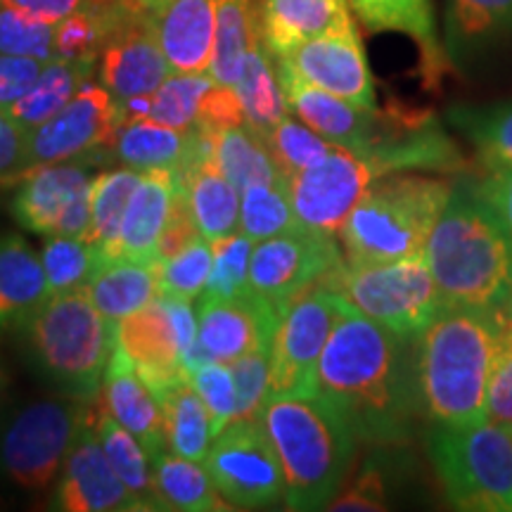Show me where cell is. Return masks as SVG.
<instances>
[{
    "label": "cell",
    "instance_id": "1f68e13d",
    "mask_svg": "<svg viewBox=\"0 0 512 512\" xmlns=\"http://www.w3.org/2000/svg\"><path fill=\"white\" fill-rule=\"evenodd\" d=\"M93 420L107 458H110L112 467L117 470L121 482L126 484V489L136 496L140 510H166L155 484V470H152V463L147 460L150 453L145 451L143 444H140L126 427H121L119 422L107 413L102 394L98 396V401H95Z\"/></svg>",
    "mask_w": 512,
    "mask_h": 512
},
{
    "label": "cell",
    "instance_id": "8992f818",
    "mask_svg": "<svg viewBox=\"0 0 512 512\" xmlns=\"http://www.w3.org/2000/svg\"><path fill=\"white\" fill-rule=\"evenodd\" d=\"M453 183L420 174L380 176L339 230L347 264H382L425 252Z\"/></svg>",
    "mask_w": 512,
    "mask_h": 512
},
{
    "label": "cell",
    "instance_id": "f6af8a7d",
    "mask_svg": "<svg viewBox=\"0 0 512 512\" xmlns=\"http://www.w3.org/2000/svg\"><path fill=\"white\" fill-rule=\"evenodd\" d=\"M214 264V249L207 238H197L188 247L157 264L159 297H174L192 302L204 292Z\"/></svg>",
    "mask_w": 512,
    "mask_h": 512
},
{
    "label": "cell",
    "instance_id": "bcb514c9",
    "mask_svg": "<svg viewBox=\"0 0 512 512\" xmlns=\"http://www.w3.org/2000/svg\"><path fill=\"white\" fill-rule=\"evenodd\" d=\"M214 264L200 299H233L249 292V259L254 240L245 233H233L211 242Z\"/></svg>",
    "mask_w": 512,
    "mask_h": 512
},
{
    "label": "cell",
    "instance_id": "4316f807",
    "mask_svg": "<svg viewBox=\"0 0 512 512\" xmlns=\"http://www.w3.org/2000/svg\"><path fill=\"white\" fill-rule=\"evenodd\" d=\"M354 27L349 0H261V41L283 57L311 38Z\"/></svg>",
    "mask_w": 512,
    "mask_h": 512
},
{
    "label": "cell",
    "instance_id": "db71d44e",
    "mask_svg": "<svg viewBox=\"0 0 512 512\" xmlns=\"http://www.w3.org/2000/svg\"><path fill=\"white\" fill-rule=\"evenodd\" d=\"M27 133L0 107V181L17 183L27 171Z\"/></svg>",
    "mask_w": 512,
    "mask_h": 512
},
{
    "label": "cell",
    "instance_id": "52a82bcc",
    "mask_svg": "<svg viewBox=\"0 0 512 512\" xmlns=\"http://www.w3.org/2000/svg\"><path fill=\"white\" fill-rule=\"evenodd\" d=\"M430 456L456 510L512 512V432L484 420L432 427Z\"/></svg>",
    "mask_w": 512,
    "mask_h": 512
},
{
    "label": "cell",
    "instance_id": "83f0119b",
    "mask_svg": "<svg viewBox=\"0 0 512 512\" xmlns=\"http://www.w3.org/2000/svg\"><path fill=\"white\" fill-rule=\"evenodd\" d=\"M200 140L202 133L197 128L178 131L147 117L124 119L114 136L110 157L136 171H178L200 147Z\"/></svg>",
    "mask_w": 512,
    "mask_h": 512
},
{
    "label": "cell",
    "instance_id": "7c38bea8",
    "mask_svg": "<svg viewBox=\"0 0 512 512\" xmlns=\"http://www.w3.org/2000/svg\"><path fill=\"white\" fill-rule=\"evenodd\" d=\"M204 467L233 508H268L285 498L280 460L261 420L230 422L211 441Z\"/></svg>",
    "mask_w": 512,
    "mask_h": 512
},
{
    "label": "cell",
    "instance_id": "5bb4252c",
    "mask_svg": "<svg viewBox=\"0 0 512 512\" xmlns=\"http://www.w3.org/2000/svg\"><path fill=\"white\" fill-rule=\"evenodd\" d=\"M91 162H62L29 169L17 181L12 216L29 233L86 240L91 228Z\"/></svg>",
    "mask_w": 512,
    "mask_h": 512
},
{
    "label": "cell",
    "instance_id": "2e32d148",
    "mask_svg": "<svg viewBox=\"0 0 512 512\" xmlns=\"http://www.w3.org/2000/svg\"><path fill=\"white\" fill-rule=\"evenodd\" d=\"M278 320L280 311L252 290L233 299H200L188 373L202 363H233L252 351H271Z\"/></svg>",
    "mask_w": 512,
    "mask_h": 512
},
{
    "label": "cell",
    "instance_id": "9f6ffc18",
    "mask_svg": "<svg viewBox=\"0 0 512 512\" xmlns=\"http://www.w3.org/2000/svg\"><path fill=\"white\" fill-rule=\"evenodd\" d=\"M477 185L491 207L503 216V221L512 230V166L489 169L484 181H479Z\"/></svg>",
    "mask_w": 512,
    "mask_h": 512
},
{
    "label": "cell",
    "instance_id": "c3c4849f",
    "mask_svg": "<svg viewBox=\"0 0 512 512\" xmlns=\"http://www.w3.org/2000/svg\"><path fill=\"white\" fill-rule=\"evenodd\" d=\"M190 382L207 406L211 434L219 437L238 415V392H235V377L230 363H202V366L190 370Z\"/></svg>",
    "mask_w": 512,
    "mask_h": 512
},
{
    "label": "cell",
    "instance_id": "e575fe53",
    "mask_svg": "<svg viewBox=\"0 0 512 512\" xmlns=\"http://www.w3.org/2000/svg\"><path fill=\"white\" fill-rule=\"evenodd\" d=\"M95 67H98V62L93 60H60V57H55V60L43 64V72L31 86V91L5 110L24 131L46 124L81 91L83 83L91 81Z\"/></svg>",
    "mask_w": 512,
    "mask_h": 512
},
{
    "label": "cell",
    "instance_id": "5b68a950",
    "mask_svg": "<svg viewBox=\"0 0 512 512\" xmlns=\"http://www.w3.org/2000/svg\"><path fill=\"white\" fill-rule=\"evenodd\" d=\"M12 328L34 373L62 396L93 403L102 394L114 320L95 309L86 290L48 294Z\"/></svg>",
    "mask_w": 512,
    "mask_h": 512
},
{
    "label": "cell",
    "instance_id": "681fc988",
    "mask_svg": "<svg viewBox=\"0 0 512 512\" xmlns=\"http://www.w3.org/2000/svg\"><path fill=\"white\" fill-rule=\"evenodd\" d=\"M230 370L238 392L235 420H259L271 396V351H252L230 363Z\"/></svg>",
    "mask_w": 512,
    "mask_h": 512
},
{
    "label": "cell",
    "instance_id": "f546056e",
    "mask_svg": "<svg viewBox=\"0 0 512 512\" xmlns=\"http://www.w3.org/2000/svg\"><path fill=\"white\" fill-rule=\"evenodd\" d=\"M351 10L370 31H394L418 43L422 64L430 79H437L444 50L434 29L432 0H349Z\"/></svg>",
    "mask_w": 512,
    "mask_h": 512
},
{
    "label": "cell",
    "instance_id": "30bf717a",
    "mask_svg": "<svg viewBox=\"0 0 512 512\" xmlns=\"http://www.w3.org/2000/svg\"><path fill=\"white\" fill-rule=\"evenodd\" d=\"M88 403L43 399L31 403L10 422L0 441V467L27 491H43L62 472Z\"/></svg>",
    "mask_w": 512,
    "mask_h": 512
},
{
    "label": "cell",
    "instance_id": "d4e9b609",
    "mask_svg": "<svg viewBox=\"0 0 512 512\" xmlns=\"http://www.w3.org/2000/svg\"><path fill=\"white\" fill-rule=\"evenodd\" d=\"M102 401L107 413L143 444L150 458L166 451L162 403L117 347L102 380Z\"/></svg>",
    "mask_w": 512,
    "mask_h": 512
},
{
    "label": "cell",
    "instance_id": "e0dca14e",
    "mask_svg": "<svg viewBox=\"0 0 512 512\" xmlns=\"http://www.w3.org/2000/svg\"><path fill=\"white\" fill-rule=\"evenodd\" d=\"M98 401V399H95ZM86 406L74 444L64 458L53 494V510L64 512H133L140 510L136 496L126 489L114 470L95 430L93 408Z\"/></svg>",
    "mask_w": 512,
    "mask_h": 512
},
{
    "label": "cell",
    "instance_id": "816d5d0a",
    "mask_svg": "<svg viewBox=\"0 0 512 512\" xmlns=\"http://www.w3.org/2000/svg\"><path fill=\"white\" fill-rule=\"evenodd\" d=\"M328 510H387V479L375 460H368L356 477L337 491Z\"/></svg>",
    "mask_w": 512,
    "mask_h": 512
},
{
    "label": "cell",
    "instance_id": "9a60e30c",
    "mask_svg": "<svg viewBox=\"0 0 512 512\" xmlns=\"http://www.w3.org/2000/svg\"><path fill=\"white\" fill-rule=\"evenodd\" d=\"M342 261L335 235L292 228L256 242L249 259V290L283 311L297 294L318 285Z\"/></svg>",
    "mask_w": 512,
    "mask_h": 512
},
{
    "label": "cell",
    "instance_id": "ee69618b",
    "mask_svg": "<svg viewBox=\"0 0 512 512\" xmlns=\"http://www.w3.org/2000/svg\"><path fill=\"white\" fill-rule=\"evenodd\" d=\"M261 140L266 143L268 152H271V157L275 159V164H278V169L283 171L285 178L294 176L297 171L306 169V166L320 162V159L328 157L337 147L328 138H323L313 128L306 126L304 121L292 119V114H287Z\"/></svg>",
    "mask_w": 512,
    "mask_h": 512
},
{
    "label": "cell",
    "instance_id": "d6986e66",
    "mask_svg": "<svg viewBox=\"0 0 512 512\" xmlns=\"http://www.w3.org/2000/svg\"><path fill=\"white\" fill-rule=\"evenodd\" d=\"M98 69L100 83L119 102L155 93L174 74L150 15L143 12H131L110 31L100 50Z\"/></svg>",
    "mask_w": 512,
    "mask_h": 512
},
{
    "label": "cell",
    "instance_id": "ba28073f",
    "mask_svg": "<svg viewBox=\"0 0 512 512\" xmlns=\"http://www.w3.org/2000/svg\"><path fill=\"white\" fill-rule=\"evenodd\" d=\"M342 294L358 313L415 339L448 304L427 266L425 254L382 264H347L320 280Z\"/></svg>",
    "mask_w": 512,
    "mask_h": 512
},
{
    "label": "cell",
    "instance_id": "d590c367",
    "mask_svg": "<svg viewBox=\"0 0 512 512\" xmlns=\"http://www.w3.org/2000/svg\"><path fill=\"white\" fill-rule=\"evenodd\" d=\"M261 38L259 0H216V43L209 74L221 86L240 81L249 50Z\"/></svg>",
    "mask_w": 512,
    "mask_h": 512
},
{
    "label": "cell",
    "instance_id": "f5cc1de1",
    "mask_svg": "<svg viewBox=\"0 0 512 512\" xmlns=\"http://www.w3.org/2000/svg\"><path fill=\"white\" fill-rule=\"evenodd\" d=\"M43 64L46 62L34 60V57L0 55V107L3 110L31 91L43 72Z\"/></svg>",
    "mask_w": 512,
    "mask_h": 512
},
{
    "label": "cell",
    "instance_id": "ffe728a7",
    "mask_svg": "<svg viewBox=\"0 0 512 512\" xmlns=\"http://www.w3.org/2000/svg\"><path fill=\"white\" fill-rule=\"evenodd\" d=\"M114 347L124 354L157 399L188 380L181 339L164 297L114 323Z\"/></svg>",
    "mask_w": 512,
    "mask_h": 512
},
{
    "label": "cell",
    "instance_id": "836d02e7",
    "mask_svg": "<svg viewBox=\"0 0 512 512\" xmlns=\"http://www.w3.org/2000/svg\"><path fill=\"white\" fill-rule=\"evenodd\" d=\"M214 83L209 72L171 74L155 93L124 102L117 100L121 121L147 117L178 131H190L200 119L204 95Z\"/></svg>",
    "mask_w": 512,
    "mask_h": 512
},
{
    "label": "cell",
    "instance_id": "680465c9",
    "mask_svg": "<svg viewBox=\"0 0 512 512\" xmlns=\"http://www.w3.org/2000/svg\"><path fill=\"white\" fill-rule=\"evenodd\" d=\"M164 3H169V0H131L133 8H136L138 12H143V15H152V12L162 8Z\"/></svg>",
    "mask_w": 512,
    "mask_h": 512
},
{
    "label": "cell",
    "instance_id": "7402d4cb",
    "mask_svg": "<svg viewBox=\"0 0 512 512\" xmlns=\"http://www.w3.org/2000/svg\"><path fill=\"white\" fill-rule=\"evenodd\" d=\"M181 169L174 171L178 192L188 204L192 221L202 238L216 242L238 233L240 226V190L223 176L214 162V143L209 133Z\"/></svg>",
    "mask_w": 512,
    "mask_h": 512
},
{
    "label": "cell",
    "instance_id": "7dc6e473",
    "mask_svg": "<svg viewBox=\"0 0 512 512\" xmlns=\"http://www.w3.org/2000/svg\"><path fill=\"white\" fill-rule=\"evenodd\" d=\"M0 55L55 60V24L41 22L0 3Z\"/></svg>",
    "mask_w": 512,
    "mask_h": 512
},
{
    "label": "cell",
    "instance_id": "91938a15",
    "mask_svg": "<svg viewBox=\"0 0 512 512\" xmlns=\"http://www.w3.org/2000/svg\"><path fill=\"white\" fill-rule=\"evenodd\" d=\"M0 330H3V328H0ZM0 384H3V368H0Z\"/></svg>",
    "mask_w": 512,
    "mask_h": 512
},
{
    "label": "cell",
    "instance_id": "484cf974",
    "mask_svg": "<svg viewBox=\"0 0 512 512\" xmlns=\"http://www.w3.org/2000/svg\"><path fill=\"white\" fill-rule=\"evenodd\" d=\"M512 43V0H446L444 53L456 67Z\"/></svg>",
    "mask_w": 512,
    "mask_h": 512
},
{
    "label": "cell",
    "instance_id": "7a4b0ae2",
    "mask_svg": "<svg viewBox=\"0 0 512 512\" xmlns=\"http://www.w3.org/2000/svg\"><path fill=\"white\" fill-rule=\"evenodd\" d=\"M422 254L448 304L512 323V230L477 183L453 185Z\"/></svg>",
    "mask_w": 512,
    "mask_h": 512
},
{
    "label": "cell",
    "instance_id": "6f0895ef",
    "mask_svg": "<svg viewBox=\"0 0 512 512\" xmlns=\"http://www.w3.org/2000/svg\"><path fill=\"white\" fill-rule=\"evenodd\" d=\"M0 3L34 19H41V22L57 24L64 17L74 15L76 10L86 8L88 0H0Z\"/></svg>",
    "mask_w": 512,
    "mask_h": 512
},
{
    "label": "cell",
    "instance_id": "ac0fdd59",
    "mask_svg": "<svg viewBox=\"0 0 512 512\" xmlns=\"http://www.w3.org/2000/svg\"><path fill=\"white\" fill-rule=\"evenodd\" d=\"M304 81L323 88L337 98H344L363 110H377L375 83L370 74L366 50L356 24L349 29L311 38L283 57Z\"/></svg>",
    "mask_w": 512,
    "mask_h": 512
},
{
    "label": "cell",
    "instance_id": "60d3db41",
    "mask_svg": "<svg viewBox=\"0 0 512 512\" xmlns=\"http://www.w3.org/2000/svg\"><path fill=\"white\" fill-rule=\"evenodd\" d=\"M451 121L475 145L486 169L512 166V102L491 107H456Z\"/></svg>",
    "mask_w": 512,
    "mask_h": 512
},
{
    "label": "cell",
    "instance_id": "74e56055",
    "mask_svg": "<svg viewBox=\"0 0 512 512\" xmlns=\"http://www.w3.org/2000/svg\"><path fill=\"white\" fill-rule=\"evenodd\" d=\"M209 136L214 143L216 166L240 192L252 183L287 185V178L278 169L266 143L247 124L219 128Z\"/></svg>",
    "mask_w": 512,
    "mask_h": 512
},
{
    "label": "cell",
    "instance_id": "603a6c76",
    "mask_svg": "<svg viewBox=\"0 0 512 512\" xmlns=\"http://www.w3.org/2000/svg\"><path fill=\"white\" fill-rule=\"evenodd\" d=\"M176 174L169 169L143 171L121 221L117 240L102 252L105 259L143 261L157 266V247L176 202Z\"/></svg>",
    "mask_w": 512,
    "mask_h": 512
},
{
    "label": "cell",
    "instance_id": "6da1fadb",
    "mask_svg": "<svg viewBox=\"0 0 512 512\" xmlns=\"http://www.w3.org/2000/svg\"><path fill=\"white\" fill-rule=\"evenodd\" d=\"M316 392L349 420L358 441L399 444L422 415L415 339L351 309L325 344Z\"/></svg>",
    "mask_w": 512,
    "mask_h": 512
},
{
    "label": "cell",
    "instance_id": "277c9868",
    "mask_svg": "<svg viewBox=\"0 0 512 512\" xmlns=\"http://www.w3.org/2000/svg\"><path fill=\"white\" fill-rule=\"evenodd\" d=\"M259 420L280 460L287 508L328 510L356 453L349 420L318 392L268 396Z\"/></svg>",
    "mask_w": 512,
    "mask_h": 512
},
{
    "label": "cell",
    "instance_id": "4dcf8cb0",
    "mask_svg": "<svg viewBox=\"0 0 512 512\" xmlns=\"http://www.w3.org/2000/svg\"><path fill=\"white\" fill-rule=\"evenodd\" d=\"M48 294L41 256L19 235H0V328L15 325Z\"/></svg>",
    "mask_w": 512,
    "mask_h": 512
},
{
    "label": "cell",
    "instance_id": "11a10c76",
    "mask_svg": "<svg viewBox=\"0 0 512 512\" xmlns=\"http://www.w3.org/2000/svg\"><path fill=\"white\" fill-rule=\"evenodd\" d=\"M197 238H200V230H197L195 221H192L190 209L188 204H185L183 195L181 192H176V202H174V209H171L169 223H166L162 238H159L157 264L171 259V256L181 252V249L188 247L190 242H195Z\"/></svg>",
    "mask_w": 512,
    "mask_h": 512
},
{
    "label": "cell",
    "instance_id": "f1b7e54d",
    "mask_svg": "<svg viewBox=\"0 0 512 512\" xmlns=\"http://www.w3.org/2000/svg\"><path fill=\"white\" fill-rule=\"evenodd\" d=\"M83 290L102 316L117 323L159 297L157 266L143 261L105 259Z\"/></svg>",
    "mask_w": 512,
    "mask_h": 512
},
{
    "label": "cell",
    "instance_id": "b9f144b4",
    "mask_svg": "<svg viewBox=\"0 0 512 512\" xmlns=\"http://www.w3.org/2000/svg\"><path fill=\"white\" fill-rule=\"evenodd\" d=\"M102 261L105 256L98 245L83 238H69V235H48L41 249V264L46 271L50 294L83 290L91 283Z\"/></svg>",
    "mask_w": 512,
    "mask_h": 512
},
{
    "label": "cell",
    "instance_id": "8fae6325",
    "mask_svg": "<svg viewBox=\"0 0 512 512\" xmlns=\"http://www.w3.org/2000/svg\"><path fill=\"white\" fill-rule=\"evenodd\" d=\"M119 124L117 98L102 83L86 81L53 119L27 133V171L62 162L100 164L110 157Z\"/></svg>",
    "mask_w": 512,
    "mask_h": 512
},
{
    "label": "cell",
    "instance_id": "d6a6232c",
    "mask_svg": "<svg viewBox=\"0 0 512 512\" xmlns=\"http://www.w3.org/2000/svg\"><path fill=\"white\" fill-rule=\"evenodd\" d=\"M235 93L245 112L247 128H252L259 138H264L273 126L292 114L278 76V62L268 53L261 38L249 50L240 81L235 83Z\"/></svg>",
    "mask_w": 512,
    "mask_h": 512
},
{
    "label": "cell",
    "instance_id": "9c48e42d",
    "mask_svg": "<svg viewBox=\"0 0 512 512\" xmlns=\"http://www.w3.org/2000/svg\"><path fill=\"white\" fill-rule=\"evenodd\" d=\"M354 309L342 294L318 283L280 311L271 349V396L316 394V370L337 323Z\"/></svg>",
    "mask_w": 512,
    "mask_h": 512
},
{
    "label": "cell",
    "instance_id": "f35d334b",
    "mask_svg": "<svg viewBox=\"0 0 512 512\" xmlns=\"http://www.w3.org/2000/svg\"><path fill=\"white\" fill-rule=\"evenodd\" d=\"M159 403L164 408L166 448L183 458L197 460V463L207 458L214 434H211L207 406L197 389L192 387L190 377L171 387Z\"/></svg>",
    "mask_w": 512,
    "mask_h": 512
},
{
    "label": "cell",
    "instance_id": "4fadbf2b",
    "mask_svg": "<svg viewBox=\"0 0 512 512\" xmlns=\"http://www.w3.org/2000/svg\"><path fill=\"white\" fill-rule=\"evenodd\" d=\"M382 176L370 157L337 145L328 157L287 178V192L299 226L339 235L351 209Z\"/></svg>",
    "mask_w": 512,
    "mask_h": 512
},
{
    "label": "cell",
    "instance_id": "7bdbcfd3",
    "mask_svg": "<svg viewBox=\"0 0 512 512\" xmlns=\"http://www.w3.org/2000/svg\"><path fill=\"white\" fill-rule=\"evenodd\" d=\"M299 228L287 185L252 183L242 190L240 230L254 242Z\"/></svg>",
    "mask_w": 512,
    "mask_h": 512
},
{
    "label": "cell",
    "instance_id": "3957f363",
    "mask_svg": "<svg viewBox=\"0 0 512 512\" xmlns=\"http://www.w3.org/2000/svg\"><path fill=\"white\" fill-rule=\"evenodd\" d=\"M501 330L496 313L446 304L415 337L420 406L432 427L486 420V387Z\"/></svg>",
    "mask_w": 512,
    "mask_h": 512
},
{
    "label": "cell",
    "instance_id": "cb8c5ba5",
    "mask_svg": "<svg viewBox=\"0 0 512 512\" xmlns=\"http://www.w3.org/2000/svg\"><path fill=\"white\" fill-rule=\"evenodd\" d=\"M174 74L209 72L216 43V0H169L150 15Z\"/></svg>",
    "mask_w": 512,
    "mask_h": 512
},
{
    "label": "cell",
    "instance_id": "ab89813d",
    "mask_svg": "<svg viewBox=\"0 0 512 512\" xmlns=\"http://www.w3.org/2000/svg\"><path fill=\"white\" fill-rule=\"evenodd\" d=\"M143 181V171L128 169H112L93 178L91 183V228H88L86 240L98 245L102 252L117 240L121 221L131 202L133 192L138 190Z\"/></svg>",
    "mask_w": 512,
    "mask_h": 512
},
{
    "label": "cell",
    "instance_id": "f907efd6",
    "mask_svg": "<svg viewBox=\"0 0 512 512\" xmlns=\"http://www.w3.org/2000/svg\"><path fill=\"white\" fill-rule=\"evenodd\" d=\"M486 420L512 432V323H503L486 387Z\"/></svg>",
    "mask_w": 512,
    "mask_h": 512
},
{
    "label": "cell",
    "instance_id": "44dd1931",
    "mask_svg": "<svg viewBox=\"0 0 512 512\" xmlns=\"http://www.w3.org/2000/svg\"><path fill=\"white\" fill-rule=\"evenodd\" d=\"M275 62H278V76L290 112L320 136L328 138L330 143L368 157L373 155L377 145L387 140L380 119H377V110H363L354 102L337 98V95L304 81L287 62Z\"/></svg>",
    "mask_w": 512,
    "mask_h": 512
},
{
    "label": "cell",
    "instance_id": "8d00e7d4",
    "mask_svg": "<svg viewBox=\"0 0 512 512\" xmlns=\"http://www.w3.org/2000/svg\"><path fill=\"white\" fill-rule=\"evenodd\" d=\"M152 470H155V484L166 510H233V505L216 489L207 467L197 465V460L183 458L171 451H162L159 456L152 458Z\"/></svg>",
    "mask_w": 512,
    "mask_h": 512
}]
</instances>
